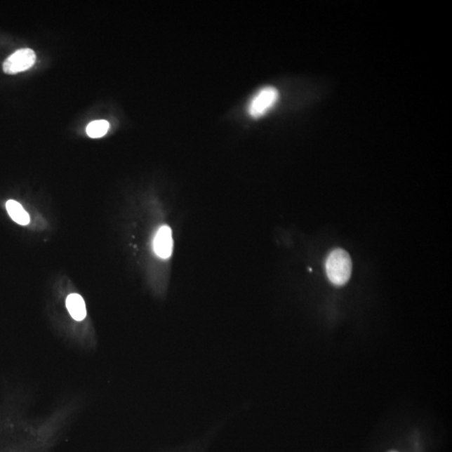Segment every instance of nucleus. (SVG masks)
Returning a JSON list of instances; mask_svg holds the SVG:
<instances>
[{"mask_svg":"<svg viewBox=\"0 0 452 452\" xmlns=\"http://www.w3.org/2000/svg\"><path fill=\"white\" fill-rule=\"evenodd\" d=\"M109 129V124L106 120L91 121L86 128V133L91 138H99L104 135Z\"/></svg>","mask_w":452,"mask_h":452,"instance_id":"obj_6","label":"nucleus"},{"mask_svg":"<svg viewBox=\"0 0 452 452\" xmlns=\"http://www.w3.org/2000/svg\"><path fill=\"white\" fill-rule=\"evenodd\" d=\"M6 210L12 220L21 225H27L29 223V216L28 213L21 204L15 201H8L6 203Z\"/></svg>","mask_w":452,"mask_h":452,"instance_id":"obj_5","label":"nucleus"},{"mask_svg":"<svg viewBox=\"0 0 452 452\" xmlns=\"http://www.w3.org/2000/svg\"><path fill=\"white\" fill-rule=\"evenodd\" d=\"M36 55L32 49H20L8 56L3 64L4 72L8 75L22 72L33 67Z\"/></svg>","mask_w":452,"mask_h":452,"instance_id":"obj_3","label":"nucleus"},{"mask_svg":"<svg viewBox=\"0 0 452 452\" xmlns=\"http://www.w3.org/2000/svg\"><path fill=\"white\" fill-rule=\"evenodd\" d=\"M172 230L167 225H164L154 237V249L155 253L163 259H167L173 251Z\"/></svg>","mask_w":452,"mask_h":452,"instance_id":"obj_4","label":"nucleus"},{"mask_svg":"<svg viewBox=\"0 0 452 452\" xmlns=\"http://www.w3.org/2000/svg\"><path fill=\"white\" fill-rule=\"evenodd\" d=\"M279 98V93L273 86H266L256 93L247 108L249 115L254 119L262 117L275 106Z\"/></svg>","mask_w":452,"mask_h":452,"instance_id":"obj_2","label":"nucleus"},{"mask_svg":"<svg viewBox=\"0 0 452 452\" xmlns=\"http://www.w3.org/2000/svg\"><path fill=\"white\" fill-rule=\"evenodd\" d=\"M352 267L350 255L345 250H333L326 260V272L329 281L335 286H343L349 281Z\"/></svg>","mask_w":452,"mask_h":452,"instance_id":"obj_1","label":"nucleus"}]
</instances>
